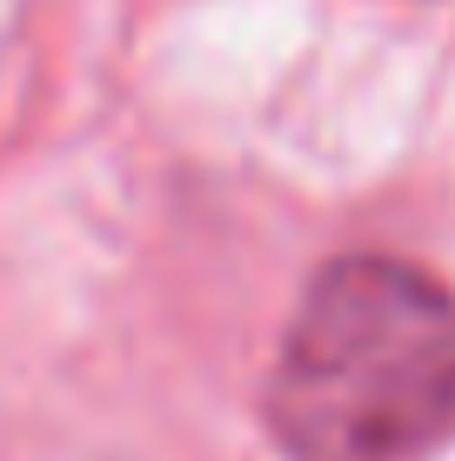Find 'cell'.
I'll list each match as a JSON object with an SVG mask.
<instances>
[{
  "label": "cell",
  "instance_id": "cell-1",
  "mask_svg": "<svg viewBox=\"0 0 455 461\" xmlns=\"http://www.w3.org/2000/svg\"><path fill=\"white\" fill-rule=\"evenodd\" d=\"M268 428L288 461H435L455 435V294L388 254L328 261L281 335Z\"/></svg>",
  "mask_w": 455,
  "mask_h": 461
}]
</instances>
